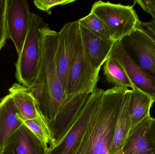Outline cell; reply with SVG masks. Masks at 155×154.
<instances>
[{"label":"cell","mask_w":155,"mask_h":154,"mask_svg":"<svg viewBox=\"0 0 155 154\" xmlns=\"http://www.w3.org/2000/svg\"><path fill=\"white\" fill-rule=\"evenodd\" d=\"M31 14L29 2L26 0H7V35L13 42L18 56L21 54L26 39Z\"/></svg>","instance_id":"obj_8"},{"label":"cell","mask_w":155,"mask_h":154,"mask_svg":"<svg viewBox=\"0 0 155 154\" xmlns=\"http://www.w3.org/2000/svg\"><path fill=\"white\" fill-rule=\"evenodd\" d=\"M90 12L103 21L115 42L129 36L140 21L133 5L99 1L93 5Z\"/></svg>","instance_id":"obj_5"},{"label":"cell","mask_w":155,"mask_h":154,"mask_svg":"<svg viewBox=\"0 0 155 154\" xmlns=\"http://www.w3.org/2000/svg\"><path fill=\"white\" fill-rule=\"evenodd\" d=\"M109 57L123 68L132 82L133 88L137 89L143 92L155 102V80L142 69L130 56L123 40L115 42Z\"/></svg>","instance_id":"obj_7"},{"label":"cell","mask_w":155,"mask_h":154,"mask_svg":"<svg viewBox=\"0 0 155 154\" xmlns=\"http://www.w3.org/2000/svg\"><path fill=\"white\" fill-rule=\"evenodd\" d=\"M74 21L66 23L57 33L56 57L57 74L61 84L66 89L72 47Z\"/></svg>","instance_id":"obj_11"},{"label":"cell","mask_w":155,"mask_h":154,"mask_svg":"<svg viewBox=\"0 0 155 154\" xmlns=\"http://www.w3.org/2000/svg\"><path fill=\"white\" fill-rule=\"evenodd\" d=\"M8 143L12 146L15 154H48L49 152L23 124L9 139Z\"/></svg>","instance_id":"obj_16"},{"label":"cell","mask_w":155,"mask_h":154,"mask_svg":"<svg viewBox=\"0 0 155 154\" xmlns=\"http://www.w3.org/2000/svg\"><path fill=\"white\" fill-rule=\"evenodd\" d=\"M40 32L41 58L40 70L34 82L27 88L50 125L68 99L57 74L55 51L58 32L45 24L40 29Z\"/></svg>","instance_id":"obj_1"},{"label":"cell","mask_w":155,"mask_h":154,"mask_svg":"<svg viewBox=\"0 0 155 154\" xmlns=\"http://www.w3.org/2000/svg\"><path fill=\"white\" fill-rule=\"evenodd\" d=\"M139 67L155 80V42L138 27L127 36Z\"/></svg>","instance_id":"obj_10"},{"label":"cell","mask_w":155,"mask_h":154,"mask_svg":"<svg viewBox=\"0 0 155 154\" xmlns=\"http://www.w3.org/2000/svg\"><path fill=\"white\" fill-rule=\"evenodd\" d=\"M151 116L130 130L122 149L123 154H155L150 131Z\"/></svg>","instance_id":"obj_12"},{"label":"cell","mask_w":155,"mask_h":154,"mask_svg":"<svg viewBox=\"0 0 155 154\" xmlns=\"http://www.w3.org/2000/svg\"><path fill=\"white\" fill-rule=\"evenodd\" d=\"M45 24L41 17L31 12L26 39L15 63V77L18 83L26 87L33 84L39 73L41 58L40 29Z\"/></svg>","instance_id":"obj_4"},{"label":"cell","mask_w":155,"mask_h":154,"mask_svg":"<svg viewBox=\"0 0 155 154\" xmlns=\"http://www.w3.org/2000/svg\"><path fill=\"white\" fill-rule=\"evenodd\" d=\"M154 102L151 97L137 89L130 90L128 109L131 119V129L150 116V110Z\"/></svg>","instance_id":"obj_17"},{"label":"cell","mask_w":155,"mask_h":154,"mask_svg":"<svg viewBox=\"0 0 155 154\" xmlns=\"http://www.w3.org/2000/svg\"><path fill=\"white\" fill-rule=\"evenodd\" d=\"M34 134L40 140L48 151L55 146V142L50 127L49 120L42 113L35 119L22 121Z\"/></svg>","instance_id":"obj_19"},{"label":"cell","mask_w":155,"mask_h":154,"mask_svg":"<svg viewBox=\"0 0 155 154\" xmlns=\"http://www.w3.org/2000/svg\"><path fill=\"white\" fill-rule=\"evenodd\" d=\"M80 30L82 42L88 59L93 68L100 71L116 42L104 40L80 25Z\"/></svg>","instance_id":"obj_13"},{"label":"cell","mask_w":155,"mask_h":154,"mask_svg":"<svg viewBox=\"0 0 155 154\" xmlns=\"http://www.w3.org/2000/svg\"><path fill=\"white\" fill-rule=\"evenodd\" d=\"M130 90L125 96L116 124L114 134L109 149L110 154H116L122 150L125 141L131 130V123L128 109Z\"/></svg>","instance_id":"obj_18"},{"label":"cell","mask_w":155,"mask_h":154,"mask_svg":"<svg viewBox=\"0 0 155 154\" xmlns=\"http://www.w3.org/2000/svg\"><path fill=\"white\" fill-rule=\"evenodd\" d=\"M153 19V20L149 22L150 23V24L155 30V16Z\"/></svg>","instance_id":"obj_27"},{"label":"cell","mask_w":155,"mask_h":154,"mask_svg":"<svg viewBox=\"0 0 155 154\" xmlns=\"http://www.w3.org/2000/svg\"><path fill=\"white\" fill-rule=\"evenodd\" d=\"M9 92L22 121L35 119L41 114L38 103L26 87L14 83Z\"/></svg>","instance_id":"obj_15"},{"label":"cell","mask_w":155,"mask_h":154,"mask_svg":"<svg viewBox=\"0 0 155 154\" xmlns=\"http://www.w3.org/2000/svg\"><path fill=\"white\" fill-rule=\"evenodd\" d=\"M75 1L76 0H35L34 3L38 9L51 14V9L52 7L57 5L69 4Z\"/></svg>","instance_id":"obj_23"},{"label":"cell","mask_w":155,"mask_h":154,"mask_svg":"<svg viewBox=\"0 0 155 154\" xmlns=\"http://www.w3.org/2000/svg\"><path fill=\"white\" fill-rule=\"evenodd\" d=\"M0 154H15L12 145L9 143H7L4 149Z\"/></svg>","instance_id":"obj_26"},{"label":"cell","mask_w":155,"mask_h":154,"mask_svg":"<svg viewBox=\"0 0 155 154\" xmlns=\"http://www.w3.org/2000/svg\"><path fill=\"white\" fill-rule=\"evenodd\" d=\"M90 94H78L67 99L50 127L55 145L60 142L77 118Z\"/></svg>","instance_id":"obj_9"},{"label":"cell","mask_w":155,"mask_h":154,"mask_svg":"<svg viewBox=\"0 0 155 154\" xmlns=\"http://www.w3.org/2000/svg\"><path fill=\"white\" fill-rule=\"evenodd\" d=\"M128 89L114 87L104 90L73 154H110L117 121ZM116 154H123L122 151Z\"/></svg>","instance_id":"obj_2"},{"label":"cell","mask_w":155,"mask_h":154,"mask_svg":"<svg viewBox=\"0 0 155 154\" xmlns=\"http://www.w3.org/2000/svg\"><path fill=\"white\" fill-rule=\"evenodd\" d=\"M104 74L106 80L115 86L133 89L132 82L121 66L115 60L108 57L104 66Z\"/></svg>","instance_id":"obj_20"},{"label":"cell","mask_w":155,"mask_h":154,"mask_svg":"<svg viewBox=\"0 0 155 154\" xmlns=\"http://www.w3.org/2000/svg\"><path fill=\"white\" fill-rule=\"evenodd\" d=\"M23 124L10 94L4 97L0 101V153Z\"/></svg>","instance_id":"obj_14"},{"label":"cell","mask_w":155,"mask_h":154,"mask_svg":"<svg viewBox=\"0 0 155 154\" xmlns=\"http://www.w3.org/2000/svg\"><path fill=\"white\" fill-rule=\"evenodd\" d=\"M104 90L96 87L90 94L71 126L48 154H73L92 116L97 109Z\"/></svg>","instance_id":"obj_6"},{"label":"cell","mask_w":155,"mask_h":154,"mask_svg":"<svg viewBox=\"0 0 155 154\" xmlns=\"http://www.w3.org/2000/svg\"><path fill=\"white\" fill-rule=\"evenodd\" d=\"M99 71L93 68L88 59L82 42L80 25L78 21H74L72 47L65 89L67 99L82 93L91 94L96 87Z\"/></svg>","instance_id":"obj_3"},{"label":"cell","mask_w":155,"mask_h":154,"mask_svg":"<svg viewBox=\"0 0 155 154\" xmlns=\"http://www.w3.org/2000/svg\"><path fill=\"white\" fill-rule=\"evenodd\" d=\"M137 27L145 33L155 42V30L149 22H145L140 21Z\"/></svg>","instance_id":"obj_24"},{"label":"cell","mask_w":155,"mask_h":154,"mask_svg":"<svg viewBox=\"0 0 155 154\" xmlns=\"http://www.w3.org/2000/svg\"><path fill=\"white\" fill-rule=\"evenodd\" d=\"M150 131L152 140L155 146V118H152L150 121Z\"/></svg>","instance_id":"obj_25"},{"label":"cell","mask_w":155,"mask_h":154,"mask_svg":"<svg viewBox=\"0 0 155 154\" xmlns=\"http://www.w3.org/2000/svg\"><path fill=\"white\" fill-rule=\"evenodd\" d=\"M6 7L7 0H0V51L8 39L6 30Z\"/></svg>","instance_id":"obj_22"},{"label":"cell","mask_w":155,"mask_h":154,"mask_svg":"<svg viewBox=\"0 0 155 154\" xmlns=\"http://www.w3.org/2000/svg\"><path fill=\"white\" fill-rule=\"evenodd\" d=\"M77 21L80 25L95 36L104 40L114 41L106 25L94 14L90 12L87 16Z\"/></svg>","instance_id":"obj_21"}]
</instances>
